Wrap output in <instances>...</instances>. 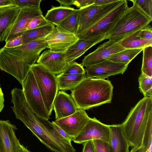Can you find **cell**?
Here are the masks:
<instances>
[{
    "mask_svg": "<svg viewBox=\"0 0 152 152\" xmlns=\"http://www.w3.org/2000/svg\"><path fill=\"white\" fill-rule=\"evenodd\" d=\"M12 107L16 118L21 121L48 148L54 152H75L71 142L55 132L37 116L27 103L23 93L11 99Z\"/></svg>",
    "mask_w": 152,
    "mask_h": 152,
    "instance_id": "6da1fadb",
    "label": "cell"
},
{
    "mask_svg": "<svg viewBox=\"0 0 152 152\" xmlns=\"http://www.w3.org/2000/svg\"><path fill=\"white\" fill-rule=\"evenodd\" d=\"M121 125L130 146L141 147L146 133L152 130V97H144L140 100Z\"/></svg>",
    "mask_w": 152,
    "mask_h": 152,
    "instance_id": "7a4b0ae2",
    "label": "cell"
},
{
    "mask_svg": "<svg viewBox=\"0 0 152 152\" xmlns=\"http://www.w3.org/2000/svg\"><path fill=\"white\" fill-rule=\"evenodd\" d=\"M38 58L37 49L31 42L12 48L4 47L0 49V68L22 85Z\"/></svg>",
    "mask_w": 152,
    "mask_h": 152,
    "instance_id": "3957f363",
    "label": "cell"
},
{
    "mask_svg": "<svg viewBox=\"0 0 152 152\" xmlns=\"http://www.w3.org/2000/svg\"><path fill=\"white\" fill-rule=\"evenodd\" d=\"M113 88L109 80L86 77L71 91V95L77 108L85 110L111 103Z\"/></svg>",
    "mask_w": 152,
    "mask_h": 152,
    "instance_id": "277c9868",
    "label": "cell"
},
{
    "mask_svg": "<svg viewBox=\"0 0 152 152\" xmlns=\"http://www.w3.org/2000/svg\"><path fill=\"white\" fill-rule=\"evenodd\" d=\"M131 7L126 8L107 34V39L120 41L132 33L145 28L152 19L146 14L137 4L135 0Z\"/></svg>",
    "mask_w": 152,
    "mask_h": 152,
    "instance_id": "5b68a950",
    "label": "cell"
},
{
    "mask_svg": "<svg viewBox=\"0 0 152 152\" xmlns=\"http://www.w3.org/2000/svg\"><path fill=\"white\" fill-rule=\"evenodd\" d=\"M49 115L53 110V102L59 90L56 75L42 65L35 64L31 69Z\"/></svg>",
    "mask_w": 152,
    "mask_h": 152,
    "instance_id": "8992f818",
    "label": "cell"
},
{
    "mask_svg": "<svg viewBox=\"0 0 152 152\" xmlns=\"http://www.w3.org/2000/svg\"><path fill=\"white\" fill-rule=\"evenodd\" d=\"M123 0L115 1L104 5L93 4L80 9L77 36L92 27L115 9Z\"/></svg>",
    "mask_w": 152,
    "mask_h": 152,
    "instance_id": "52a82bcc",
    "label": "cell"
},
{
    "mask_svg": "<svg viewBox=\"0 0 152 152\" xmlns=\"http://www.w3.org/2000/svg\"><path fill=\"white\" fill-rule=\"evenodd\" d=\"M22 86V90L26 101L33 112L39 118L48 120L50 116L46 108L31 69L23 81Z\"/></svg>",
    "mask_w": 152,
    "mask_h": 152,
    "instance_id": "ba28073f",
    "label": "cell"
},
{
    "mask_svg": "<svg viewBox=\"0 0 152 152\" xmlns=\"http://www.w3.org/2000/svg\"><path fill=\"white\" fill-rule=\"evenodd\" d=\"M128 7L127 1L123 0L120 4L95 25L77 36L79 40L87 39L107 34Z\"/></svg>",
    "mask_w": 152,
    "mask_h": 152,
    "instance_id": "9c48e42d",
    "label": "cell"
},
{
    "mask_svg": "<svg viewBox=\"0 0 152 152\" xmlns=\"http://www.w3.org/2000/svg\"><path fill=\"white\" fill-rule=\"evenodd\" d=\"M110 135L109 125L102 123L95 117L90 118L79 134L72 140L75 143L99 140L108 143Z\"/></svg>",
    "mask_w": 152,
    "mask_h": 152,
    "instance_id": "30bf717a",
    "label": "cell"
},
{
    "mask_svg": "<svg viewBox=\"0 0 152 152\" xmlns=\"http://www.w3.org/2000/svg\"><path fill=\"white\" fill-rule=\"evenodd\" d=\"M45 39L48 48L54 52L63 53L79 40L75 34L57 26Z\"/></svg>",
    "mask_w": 152,
    "mask_h": 152,
    "instance_id": "8fae6325",
    "label": "cell"
},
{
    "mask_svg": "<svg viewBox=\"0 0 152 152\" xmlns=\"http://www.w3.org/2000/svg\"><path fill=\"white\" fill-rule=\"evenodd\" d=\"M121 40H109L99 45L94 51L85 56L81 64L86 67L107 60L110 56L125 49L121 44Z\"/></svg>",
    "mask_w": 152,
    "mask_h": 152,
    "instance_id": "7c38bea8",
    "label": "cell"
},
{
    "mask_svg": "<svg viewBox=\"0 0 152 152\" xmlns=\"http://www.w3.org/2000/svg\"><path fill=\"white\" fill-rule=\"evenodd\" d=\"M90 118L85 110L78 109L72 114L54 122L67 134L74 138L81 131Z\"/></svg>",
    "mask_w": 152,
    "mask_h": 152,
    "instance_id": "4fadbf2b",
    "label": "cell"
},
{
    "mask_svg": "<svg viewBox=\"0 0 152 152\" xmlns=\"http://www.w3.org/2000/svg\"><path fill=\"white\" fill-rule=\"evenodd\" d=\"M128 65L113 62L107 60L101 63L86 67V77L105 79L111 76L123 74Z\"/></svg>",
    "mask_w": 152,
    "mask_h": 152,
    "instance_id": "5bb4252c",
    "label": "cell"
},
{
    "mask_svg": "<svg viewBox=\"0 0 152 152\" xmlns=\"http://www.w3.org/2000/svg\"><path fill=\"white\" fill-rule=\"evenodd\" d=\"M17 129L9 120H0L1 152H18L21 144L15 134Z\"/></svg>",
    "mask_w": 152,
    "mask_h": 152,
    "instance_id": "9a60e30c",
    "label": "cell"
},
{
    "mask_svg": "<svg viewBox=\"0 0 152 152\" xmlns=\"http://www.w3.org/2000/svg\"><path fill=\"white\" fill-rule=\"evenodd\" d=\"M37 62L57 75L61 73L69 64L64 53L55 52L50 49L45 50L39 56Z\"/></svg>",
    "mask_w": 152,
    "mask_h": 152,
    "instance_id": "2e32d148",
    "label": "cell"
},
{
    "mask_svg": "<svg viewBox=\"0 0 152 152\" xmlns=\"http://www.w3.org/2000/svg\"><path fill=\"white\" fill-rule=\"evenodd\" d=\"M42 15L40 8H22L17 17L5 42L19 36L26 30L31 21L35 17Z\"/></svg>",
    "mask_w": 152,
    "mask_h": 152,
    "instance_id": "e0dca14e",
    "label": "cell"
},
{
    "mask_svg": "<svg viewBox=\"0 0 152 152\" xmlns=\"http://www.w3.org/2000/svg\"><path fill=\"white\" fill-rule=\"evenodd\" d=\"M107 34L96 36L91 38L78 40L64 53L66 59L69 64L80 57L93 46L107 39Z\"/></svg>",
    "mask_w": 152,
    "mask_h": 152,
    "instance_id": "ac0fdd59",
    "label": "cell"
},
{
    "mask_svg": "<svg viewBox=\"0 0 152 152\" xmlns=\"http://www.w3.org/2000/svg\"><path fill=\"white\" fill-rule=\"evenodd\" d=\"M56 120L70 115L78 110L71 95L63 91H59L53 105Z\"/></svg>",
    "mask_w": 152,
    "mask_h": 152,
    "instance_id": "d6986e66",
    "label": "cell"
},
{
    "mask_svg": "<svg viewBox=\"0 0 152 152\" xmlns=\"http://www.w3.org/2000/svg\"><path fill=\"white\" fill-rule=\"evenodd\" d=\"M20 9L15 4L0 8V42H6Z\"/></svg>",
    "mask_w": 152,
    "mask_h": 152,
    "instance_id": "ffe728a7",
    "label": "cell"
},
{
    "mask_svg": "<svg viewBox=\"0 0 152 152\" xmlns=\"http://www.w3.org/2000/svg\"><path fill=\"white\" fill-rule=\"evenodd\" d=\"M109 152H129L130 146L124 134L121 124L109 125Z\"/></svg>",
    "mask_w": 152,
    "mask_h": 152,
    "instance_id": "44dd1931",
    "label": "cell"
},
{
    "mask_svg": "<svg viewBox=\"0 0 152 152\" xmlns=\"http://www.w3.org/2000/svg\"><path fill=\"white\" fill-rule=\"evenodd\" d=\"M58 90L64 91L73 90L85 78L86 74L77 75L64 74L56 75Z\"/></svg>",
    "mask_w": 152,
    "mask_h": 152,
    "instance_id": "7402d4cb",
    "label": "cell"
},
{
    "mask_svg": "<svg viewBox=\"0 0 152 152\" xmlns=\"http://www.w3.org/2000/svg\"><path fill=\"white\" fill-rule=\"evenodd\" d=\"M75 9L72 7H67L62 5L58 7L52 6L48 10L44 17L49 23L56 25L69 15Z\"/></svg>",
    "mask_w": 152,
    "mask_h": 152,
    "instance_id": "603a6c76",
    "label": "cell"
},
{
    "mask_svg": "<svg viewBox=\"0 0 152 152\" xmlns=\"http://www.w3.org/2000/svg\"><path fill=\"white\" fill-rule=\"evenodd\" d=\"M54 27V25L50 23L42 27L25 31L21 35L23 45L45 38Z\"/></svg>",
    "mask_w": 152,
    "mask_h": 152,
    "instance_id": "cb8c5ba5",
    "label": "cell"
},
{
    "mask_svg": "<svg viewBox=\"0 0 152 152\" xmlns=\"http://www.w3.org/2000/svg\"><path fill=\"white\" fill-rule=\"evenodd\" d=\"M140 30L132 33L122 39L121 42L122 46L126 49H136L144 48L152 46V39H143L139 37L138 34Z\"/></svg>",
    "mask_w": 152,
    "mask_h": 152,
    "instance_id": "d4e9b609",
    "label": "cell"
},
{
    "mask_svg": "<svg viewBox=\"0 0 152 152\" xmlns=\"http://www.w3.org/2000/svg\"><path fill=\"white\" fill-rule=\"evenodd\" d=\"M143 48L126 49L110 56L107 60L118 63L128 65L143 50Z\"/></svg>",
    "mask_w": 152,
    "mask_h": 152,
    "instance_id": "484cf974",
    "label": "cell"
},
{
    "mask_svg": "<svg viewBox=\"0 0 152 152\" xmlns=\"http://www.w3.org/2000/svg\"><path fill=\"white\" fill-rule=\"evenodd\" d=\"M80 9H75V10L56 25L69 32L76 35L79 23Z\"/></svg>",
    "mask_w": 152,
    "mask_h": 152,
    "instance_id": "4316f807",
    "label": "cell"
},
{
    "mask_svg": "<svg viewBox=\"0 0 152 152\" xmlns=\"http://www.w3.org/2000/svg\"><path fill=\"white\" fill-rule=\"evenodd\" d=\"M142 51L141 73L152 77V46L144 48Z\"/></svg>",
    "mask_w": 152,
    "mask_h": 152,
    "instance_id": "83f0119b",
    "label": "cell"
},
{
    "mask_svg": "<svg viewBox=\"0 0 152 152\" xmlns=\"http://www.w3.org/2000/svg\"><path fill=\"white\" fill-rule=\"evenodd\" d=\"M138 82L140 91L144 97H152V77L141 73Z\"/></svg>",
    "mask_w": 152,
    "mask_h": 152,
    "instance_id": "f1b7e54d",
    "label": "cell"
},
{
    "mask_svg": "<svg viewBox=\"0 0 152 152\" xmlns=\"http://www.w3.org/2000/svg\"><path fill=\"white\" fill-rule=\"evenodd\" d=\"M61 73L77 75L86 74L85 69L81 64L73 62L69 64Z\"/></svg>",
    "mask_w": 152,
    "mask_h": 152,
    "instance_id": "f546056e",
    "label": "cell"
},
{
    "mask_svg": "<svg viewBox=\"0 0 152 152\" xmlns=\"http://www.w3.org/2000/svg\"><path fill=\"white\" fill-rule=\"evenodd\" d=\"M14 4L22 8L39 9L42 0H11Z\"/></svg>",
    "mask_w": 152,
    "mask_h": 152,
    "instance_id": "4dcf8cb0",
    "label": "cell"
},
{
    "mask_svg": "<svg viewBox=\"0 0 152 152\" xmlns=\"http://www.w3.org/2000/svg\"><path fill=\"white\" fill-rule=\"evenodd\" d=\"M50 23H51L45 19L43 15H40L35 17L31 21L26 30L42 27Z\"/></svg>",
    "mask_w": 152,
    "mask_h": 152,
    "instance_id": "1f68e13d",
    "label": "cell"
},
{
    "mask_svg": "<svg viewBox=\"0 0 152 152\" xmlns=\"http://www.w3.org/2000/svg\"><path fill=\"white\" fill-rule=\"evenodd\" d=\"M43 120L44 122L48 125L55 132L65 139L71 142L73 138L67 134L63 130L57 125L54 121H53L51 122L49 120L44 119Z\"/></svg>",
    "mask_w": 152,
    "mask_h": 152,
    "instance_id": "d6a6232c",
    "label": "cell"
},
{
    "mask_svg": "<svg viewBox=\"0 0 152 152\" xmlns=\"http://www.w3.org/2000/svg\"><path fill=\"white\" fill-rule=\"evenodd\" d=\"M142 10L152 19V0H135Z\"/></svg>",
    "mask_w": 152,
    "mask_h": 152,
    "instance_id": "836d02e7",
    "label": "cell"
},
{
    "mask_svg": "<svg viewBox=\"0 0 152 152\" xmlns=\"http://www.w3.org/2000/svg\"><path fill=\"white\" fill-rule=\"evenodd\" d=\"M93 141L95 152H109L108 143L99 140Z\"/></svg>",
    "mask_w": 152,
    "mask_h": 152,
    "instance_id": "e575fe53",
    "label": "cell"
},
{
    "mask_svg": "<svg viewBox=\"0 0 152 152\" xmlns=\"http://www.w3.org/2000/svg\"><path fill=\"white\" fill-rule=\"evenodd\" d=\"M138 37L142 39H152V28L151 26L148 25L141 29L139 33Z\"/></svg>",
    "mask_w": 152,
    "mask_h": 152,
    "instance_id": "d590c367",
    "label": "cell"
},
{
    "mask_svg": "<svg viewBox=\"0 0 152 152\" xmlns=\"http://www.w3.org/2000/svg\"><path fill=\"white\" fill-rule=\"evenodd\" d=\"M93 0H73V5L81 9L94 4Z\"/></svg>",
    "mask_w": 152,
    "mask_h": 152,
    "instance_id": "8d00e7d4",
    "label": "cell"
},
{
    "mask_svg": "<svg viewBox=\"0 0 152 152\" xmlns=\"http://www.w3.org/2000/svg\"><path fill=\"white\" fill-rule=\"evenodd\" d=\"M21 35L17 37L11 41L6 42L4 47L6 48H12L23 45Z\"/></svg>",
    "mask_w": 152,
    "mask_h": 152,
    "instance_id": "74e56055",
    "label": "cell"
},
{
    "mask_svg": "<svg viewBox=\"0 0 152 152\" xmlns=\"http://www.w3.org/2000/svg\"><path fill=\"white\" fill-rule=\"evenodd\" d=\"M83 148L82 152H95L93 140H89L82 143Z\"/></svg>",
    "mask_w": 152,
    "mask_h": 152,
    "instance_id": "f35d334b",
    "label": "cell"
},
{
    "mask_svg": "<svg viewBox=\"0 0 152 152\" xmlns=\"http://www.w3.org/2000/svg\"><path fill=\"white\" fill-rule=\"evenodd\" d=\"M61 4V5L67 7H71L72 5H73V0H56Z\"/></svg>",
    "mask_w": 152,
    "mask_h": 152,
    "instance_id": "ab89813d",
    "label": "cell"
},
{
    "mask_svg": "<svg viewBox=\"0 0 152 152\" xmlns=\"http://www.w3.org/2000/svg\"><path fill=\"white\" fill-rule=\"evenodd\" d=\"M116 0H93L94 4L102 5L107 4L114 2Z\"/></svg>",
    "mask_w": 152,
    "mask_h": 152,
    "instance_id": "60d3db41",
    "label": "cell"
},
{
    "mask_svg": "<svg viewBox=\"0 0 152 152\" xmlns=\"http://www.w3.org/2000/svg\"><path fill=\"white\" fill-rule=\"evenodd\" d=\"M4 95L0 87V112L4 108Z\"/></svg>",
    "mask_w": 152,
    "mask_h": 152,
    "instance_id": "b9f144b4",
    "label": "cell"
},
{
    "mask_svg": "<svg viewBox=\"0 0 152 152\" xmlns=\"http://www.w3.org/2000/svg\"><path fill=\"white\" fill-rule=\"evenodd\" d=\"M14 4L11 0H0V8Z\"/></svg>",
    "mask_w": 152,
    "mask_h": 152,
    "instance_id": "7bdbcfd3",
    "label": "cell"
},
{
    "mask_svg": "<svg viewBox=\"0 0 152 152\" xmlns=\"http://www.w3.org/2000/svg\"><path fill=\"white\" fill-rule=\"evenodd\" d=\"M18 152H31L29 151L27 148L23 145H20Z\"/></svg>",
    "mask_w": 152,
    "mask_h": 152,
    "instance_id": "ee69618b",
    "label": "cell"
},
{
    "mask_svg": "<svg viewBox=\"0 0 152 152\" xmlns=\"http://www.w3.org/2000/svg\"><path fill=\"white\" fill-rule=\"evenodd\" d=\"M52 152H54V151H52Z\"/></svg>",
    "mask_w": 152,
    "mask_h": 152,
    "instance_id": "f6af8a7d",
    "label": "cell"
},
{
    "mask_svg": "<svg viewBox=\"0 0 152 152\" xmlns=\"http://www.w3.org/2000/svg\"><path fill=\"white\" fill-rule=\"evenodd\" d=\"M0 152H1V151H0Z\"/></svg>",
    "mask_w": 152,
    "mask_h": 152,
    "instance_id": "bcb514c9",
    "label": "cell"
}]
</instances>
